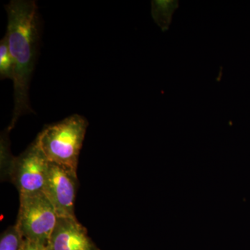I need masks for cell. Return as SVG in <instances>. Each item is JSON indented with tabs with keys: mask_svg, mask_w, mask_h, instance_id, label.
I'll list each match as a JSON object with an SVG mask.
<instances>
[{
	"mask_svg": "<svg viewBox=\"0 0 250 250\" xmlns=\"http://www.w3.org/2000/svg\"><path fill=\"white\" fill-rule=\"evenodd\" d=\"M8 15L7 39L14 62V108L9 131L18 118L32 113L29 102V84L37 55L39 16L34 1L14 0L6 6Z\"/></svg>",
	"mask_w": 250,
	"mask_h": 250,
	"instance_id": "6da1fadb",
	"label": "cell"
},
{
	"mask_svg": "<svg viewBox=\"0 0 250 250\" xmlns=\"http://www.w3.org/2000/svg\"><path fill=\"white\" fill-rule=\"evenodd\" d=\"M87 127L84 117L74 114L46 126L36 141L49 162L77 171Z\"/></svg>",
	"mask_w": 250,
	"mask_h": 250,
	"instance_id": "7a4b0ae2",
	"label": "cell"
},
{
	"mask_svg": "<svg viewBox=\"0 0 250 250\" xmlns=\"http://www.w3.org/2000/svg\"><path fill=\"white\" fill-rule=\"evenodd\" d=\"M59 216L43 192L20 195L16 226L24 239L49 245Z\"/></svg>",
	"mask_w": 250,
	"mask_h": 250,
	"instance_id": "3957f363",
	"label": "cell"
},
{
	"mask_svg": "<svg viewBox=\"0 0 250 250\" xmlns=\"http://www.w3.org/2000/svg\"><path fill=\"white\" fill-rule=\"evenodd\" d=\"M49 164L36 140L22 154L13 158L8 172L20 195L43 192Z\"/></svg>",
	"mask_w": 250,
	"mask_h": 250,
	"instance_id": "277c9868",
	"label": "cell"
},
{
	"mask_svg": "<svg viewBox=\"0 0 250 250\" xmlns=\"http://www.w3.org/2000/svg\"><path fill=\"white\" fill-rule=\"evenodd\" d=\"M77 184L76 170L49 162L43 192L59 217L76 218L75 202Z\"/></svg>",
	"mask_w": 250,
	"mask_h": 250,
	"instance_id": "5b68a950",
	"label": "cell"
},
{
	"mask_svg": "<svg viewBox=\"0 0 250 250\" xmlns=\"http://www.w3.org/2000/svg\"><path fill=\"white\" fill-rule=\"evenodd\" d=\"M48 246L50 250H100L76 218L59 217Z\"/></svg>",
	"mask_w": 250,
	"mask_h": 250,
	"instance_id": "8992f818",
	"label": "cell"
},
{
	"mask_svg": "<svg viewBox=\"0 0 250 250\" xmlns=\"http://www.w3.org/2000/svg\"><path fill=\"white\" fill-rule=\"evenodd\" d=\"M178 7L177 1H152V15L156 24L163 31H167L174 11Z\"/></svg>",
	"mask_w": 250,
	"mask_h": 250,
	"instance_id": "52a82bcc",
	"label": "cell"
},
{
	"mask_svg": "<svg viewBox=\"0 0 250 250\" xmlns=\"http://www.w3.org/2000/svg\"><path fill=\"white\" fill-rule=\"evenodd\" d=\"M0 77L1 80L11 79L12 80L14 77V62L6 36L0 41Z\"/></svg>",
	"mask_w": 250,
	"mask_h": 250,
	"instance_id": "ba28073f",
	"label": "cell"
},
{
	"mask_svg": "<svg viewBox=\"0 0 250 250\" xmlns=\"http://www.w3.org/2000/svg\"><path fill=\"white\" fill-rule=\"evenodd\" d=\"M24 238L16 225L10 227L1 234L0 250H21Z\"/></svg>",
	"mask_w": 250,
	"mask_h": 250,
	"instance_id": "9c48e42d",
	"label": "cell"
},
{
	"mask_svg": "<svg viewBox=\"0 0 250 250\" xmlns=\"http://www.w3.org/2000/svg\"><path fill=\"white\" fill-rule=\"evenodd\" d=\"M21 250H50L48 245L24 239Z\"/></svg>",
	"mask_w": 250,
	"mask_h": 250,
	"instance_id": "30bf717a",
	"label": "cell"
}]
</instances>
